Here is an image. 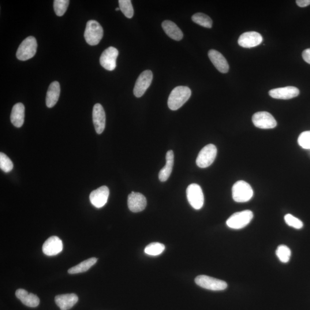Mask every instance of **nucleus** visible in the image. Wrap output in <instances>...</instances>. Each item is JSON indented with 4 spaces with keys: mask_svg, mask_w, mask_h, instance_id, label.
<instances>
[{
    "mask_svg": "<svg viewBox=\"0 0 310 310\" xmlns=\"http://www.w3.org/2000/svg\"><path fill=\"white\" fill-rule=\"evenodd\" d=\"M37 41L34 37L29 36L20 44L18 47L16 57L22 61H27L35 55L37 51Z\"/></svg>",
    "mask_w": 310,
    "mask_h": 310,
    "instance_id": "obj_4",
    "label": "nucleus"
},
{
    "mask_svg": "<svg viewBox=\"0 0 310 310\" xmlns=\"http://www.w3.org/2000/svg\"><path fill=\"white\" fill-rule=\"evenodd\" d=\"M187 198L190 205L196 210H200L204 204V196L200 185L193 184L186 190Z\"/></svg>",
    "mask_w": 310,
    "mask_h": 310,
    "instance_id": "obj_7",
    "label": "nucleus"
},
{
    "mask_svg": "<svg viewBox=\"0 0 310 310\" xmlns=\"http://www.w3.org/2000/svg\"><path fill=\"white\" fill-rule=\"evenodd\" d=\"M166 159V165L160 171L159 174V180L162 182L168 180L173 171L174 162V155L173 151L170 150L167 152Z\"/></svg>",
    "mask_w": 310,
    "mask_h": 310,
    "instance_id": "obj_24",
    "label": "nucleus"
},
{
    "mask_svg": "<svg viewBox=\"0 0 310 310\" xmlns=\"http://www.w3.org/2000/svg\"><path fill=\"white\" fill-rule=\"evenodd\" d=\"M252 121L257 128L260 129H273L277 125L273 115L267 111H259L254 114Z\"/></svg>",
    "mask_w": 310,
    "mask_h": 310,
    "instance_id": "obj_9",
    "label": "nucleus"
},
{
    "mask_svg": "<svg viewBox=\"0 0 310 310\" xmlns=\"http://www.w3.org/2000/svg\"><path fill=\"white\" fill-rule=\"evenodd\" d=\"M78 301V297L75 294L59 295L55 298L56 304L61 310H68L72 309Z\"/></svg>",
    "mask_w": 310,
    "mask_h": 310,
    "instance_id": "obj_19",
    "label": "nucleus"
},
{
    "mask_svg": "<svg viewBox=\"0 0 310 310\" xmlns=\"http://www.w3.org/2000/svg\"><path fill=\"white\" fill-rule=\"evenodd\" d=\"M162 28L170 38L175 40L180 41L184 37L181 29L174 22L170 20L164 21L162 22Z\"/></svg>",
    "mask_w": 310,
    "mask_h": 310,
    "instance_id": "obj_23",
    "label": "nucleus"
},
{
    "mask_svg": "<svg viewBox=\"0 0 310 310\" xmlns=\"http://www.w3.org/2000/svg\"><path fill=\"white\" fill-rule=\"evenodd\" d=\"M129 210L133 212L143 211L147 207L146 198L139 193L132 192L128 198Z\"/></svg>",
    "mask_w": 310,
    "mask_h": 310,
    "instance_id": "obj_15",
    "label": "nucleus"
},
{
    "mask_svg": "<svg viewBox=\"0 0 310 310\" xmlns=\"http://www.w3.org/2000/svg\"><path fill=\"white\" fill-rule=\"evenodd\" d=\"M119 7L121 12L127 18H131L133 16L134 10L130 0H119Z\"/></svg>",
    "mask_w": 310,
    "mask_h": 310,
    "instance_id": "obj_29",
    "label": "nucleus"
},
{
    "mask_svg": "<svg viewBox=\"0 0 310 310\" xmlns=\"http://www.w3.org/2000/svg\"><path fill=\"white\" fill-rule=\"evenodd\" d=\"M153 74L150 70H145L142 73L136 82L133 89L134 95L137 98L143 96L152 83Z\"/></svg>",
    "mask_w": 310,
    "mask_h": 310,
    "instance_id": "obj_10",
    "label": "nucleus"
},
{
    "mask_svg": "<svg viewBox=\"0 0 310 310\" xmlns=\"http://www.w3.org/2000/svg\"><path fill=\"white\" fill-rule=\"evenodd\" d=\"M25 118V107L22 103H17L13 106L10 114V121L12 124L20 128L23 125Z\"/></svg>",
    "mask_w": 310,
    "mask_h": 310,
    "instance_id": "obj_21",
    "label": "nucleus"
},
{
    "mask_svg": "<svg viewBox=\"0 0 310 310\" xmlns=\"http://www.w3.org/2000/svg\"><path fill=\"white\" fill-rule=\"evenodd\" d=\"M16 296L22 304L29 308H36L40 304V300L36 295L30 293L24 289H18Z\"/></svg>",
    "mask_w": 310,
    "mask_h": 310,
    "instance_id": "obj_20",
    "label": "nucleus"
},
{
    "mask_svg": "<svg viewBox=\"0 0 310 310\" xmlns=\"http://www.w3.org/2000/svg\"><path fill=\"white\" fill-rule=\"evenodd\" d=\"M165 250V246L159 242H152L145 247L144 252L148 255L156 256L161 255Z\"/></svg>",
    "mask_w": 310,
    "mask_h": 310,
    "instance_id": "obj_27",
    "label": "nucleus"
},
{
    "mask_svg": "<svg viewBox=\"0 0 310 310\" xmlns=\"http://www.w3.org/2000/svg\"><path fill=\"white\" fill-rule=\"evenodd\" d=\"M198 286L202 288L211 291H223L227 287L225 282L207 275H200L195 279Z\"/></svg>",
    "mask_w": 310,
    "mask_h": 310,
    "instance_id": "obj_8",
    "label": "nucleus"
},
{
    "mask_svg": "<svg viewBox=\"0 0 310 310\" xmlns=\"http://www.w3.org/2000/svg\"><path fill=\"white\" fill-rule=\"evenodd\" d=\"M302 57H303L305 61L310 65V48H308L303 52Z\"/></svg>",
    "mask_w": 310,
    "mask_h": 310,
    "instance_id": "obj_34",
    "label": "nucleus"
},
{
    "mask_svg": "<svg viewBox=\"0 0 310 310\" xmlns=\"http://www.w3.org/2000/svg\"><path fill=\"white\" fill-rule=\"evenodd\" d=\"M217 154V149L213 144H208L201 149L198 155L196 163L202 169L211 165L214 162Z\"/></svg>",
    "mask_w": 310,
    "mask_h": 310,
    "instance_id": "obj_6",
    "label": "nucleus"
},
{
    "mask_svg": "<svg viewBox=\"0 0 310 310\" xmlns=\"http://www.w3.org/2000/svg\"><path fill=\"white\" fill-rule=\"evenodd\" d=\"M97 260L98 259L96 258V257H92V258L82 261L80 264L69 269L68 271L69 274H76L87 272L90 268L94 266L97 263Z\"/></svg>",
    "mask_w": 310,
    "mask_h": 310,
    "instance_id": "obj_25",
    "label": "nucleus"
},
{
    "mask_svg": "<svg viewBox=\"0 0 310 310\" xmlns=\"http://www.w3.org/2000/svg\"><path fill=\"white\" fill-rule=\"evenodd\" d=\"M103 36V29L99 22L89 20L87 24L84 33L86 42L91 46L99 44Z\"/></svg>",
    "mask_w": 310,
    "mask_h": 310,
    "instance_id": "obj_2",
    "label": "nucleus"
},
{
    "mask_svg": "<svg viewBox=\"0 0 310 310\" xmlns=\"http://www.w3.org/2000/svg\"><path fill=\"white\" fill-rule=\"evenodd\" d=\"M253 218V214L251 210L237 212L227 220L226 225L231 229H240L247 226Z\"/></svg>",
    "mask_w": 310,
    "mask_h": 310,
    "instance_id": "obj_5",
    "label": "nucleus"
},
{
    "mask_svg": "<svg viewBox=\"0 0 310 310\" xmlns=\"http://www.w3.org/2000/svg\"><path fill=\"white\" fill-rule=\"evenodd\" d=\"M13 164L9 157L3 153H0V169L4 173H8L13 170Z\"/></svg>",
    "mask_w": 310,
    "mask_h": 310,
    "instance_id": "obj_31",
    "label": "nucleus"
},
{
    "mask_svg": "<svg viewBox=\"0 0 310 310\" xmlns=\"http://www.w3.org/2000/svg\"><path fill=\"white\" fill-rule=\"evenodd\" d=\"M69 3V0H55L54 8L56 14L58 16H62L68 8Z\"/></svg>",
    "mask_w": 310,
    "mask_h": 310,
    "instance_id": "obj_30",
    "label": "nucleus"
},
{
    "mask_svg": "<svg viewBox=\"0 0 310 310\" xmlns=\"http://www.w3.org/2000/svg\"><path fill=\"white\" fill-rule=\"evenodd\" d=\"M286 223L289 226L297 229H300L304 226V223L300 219L290 214H286L285 216Z\"/></svg>",
    "mask_w": 310,
    "mask_h": 310,
    "instance_id": "obj_32",
    "label": "nucleus"
},
{
    "mask_svg": "<svg viewBox=\"0 0 310 310\" xmlns=\"http://www.w3.org/2000/svg\"><path fill=\"white\" fill-rule=\"evenodd\" d=\"M93 121L96 131L102 134L105 128L106 115L102 104L96 103L93 110Z\"/></svg>",
    "mask_w": 310,
    "mask_h": 310,
    "instance_id": "obj_14",
    "label": "nucleus"
},
{
    "mask_svg": "<svg viewBox=\"0 0 310 310\" xmlns=\"http://www.w3.org/2000/svg\"><path fill=\"white\" fill-rule=\"evenodd\" d=\"M296 2L300 7H306L310 5V0H297Z\"/></svg>",
    "mask_w": 310,
    "mask_h": 310,
    "instance_id": "obj_35",
    "label": "nucleus"
},
{
    "mask_svg": "<svg viewBox=\"0 0 310 310\" xmlns=\"http://www.w3.org/2000/svg\"><path fill=\"white\" fill-rule=\"evenodd\" d=\"M43 252L48 256L57 255L63 250V242L57 236H52L45 241L43 245Z\"/></svg>",
    "mask_w": 310,
    "mask_h": 310,
    "instance_id": "obj_16",
    "label": "nucleus"
},
{
    "mask_svg": "<svg viewBox=\"0 0 310 310\" xmlns=\"http://www.w3.org/2000/svg\"><path fill=\"white\" fill-rule=\"evenodd\" d=\"M253 191L251 185L243 181H238L232 188L233 199L236 203H246L252 199Z\"/></svg>",
    "mask_w": 310,
    "mask_h": 310,
    "instance_id": "obj_3",
    "label": "nucleus"
},
{
    "mask_svg": "<svg viewBox=\"0 0 310 310\" xmlns=\"http://www.w3.org/2000/svg\"><path fill=\"white\" fill-rule=\"evenodd\" d=\"M276 254L281 262L287 263L290 261L291 252L288 246L285 245L279 246L276 250Z\"/></svg>",
    "mask_w": 310,
    "mask_h": 310,
    "instance_id": "obj_28",
    "label": "nucleus"
},
{
    "mask_svg": "<svg viewBox=\"0 0 310 310\" xmlns=\"http://www.w3.org/2000/svg\"><path fill=\"white\" fill-rule=\"evenodd\" d=\"M60 93H61V87L58 82H52L48 88L46 96V105L48 107H54L58 102Z\"/></svg>",
    "mask_w": 310,
    "mask_h": 310,
    "instance_id": "obj_22",
    "label": "nucleus"
},
{
    "mask_svg": "<svg viewBox=\"0 0 310 310\" xmlns=\"http://www.w3.org/2000/svg\"><path fill=\"white\" fill-rule=\"evenodd\" d=\"M192 95L191 90L188 87H178L172 91L168 100V106L172 110H177L188 102Z\"/></svg>",
    "mask_w": 310,
    "mask_h": 310,
    "instance_id": "obj_1",
    "label": "nucleus"
},
{
    "mask_svg": "<svg viewBox=\"0 0 310 310\" xmlns=\"http://www.w3.org/2000/svg\"><path fill=\"white\" fill-rule=\"evenodd\" d=\"M192 20L195 23L203 26L204 27L207 28L212 27V21L211 18L204 13H197L194 14L192 16Z\"/></svg>",
    "mask_w": 310,
    "mask_h": 310,
    "instance_id": "obj_26",
    "label": "nucleus"
},
{
    "mask_svg": "<svg viewBox=\"0 0 310 310\" xmlns=\"http://www.w3.org/2000/svg\"><path fill=\"white\" fill-rule=\"evenodd\" d=\"M269 95L275 99L290 100L298 96L300 90L294 87L280 88L271 90Z\"/></svg>",
    "mask_w": 310,
    "mask_h": 310,
    "instance_id": "obj_17",
    "label": "nucleus"
},
{
    "mask_svg": "<svg viewBox=\"0 0 310 310\" xmlns=\"http://www.w3.org/2000/svg\"><path fill=\"white\" fill-rule=\"evenodd\" d=\"M208 56L212 64L219 72L227 73L229 70V66L226 59L221 53L215 50H211L208 51Z\"/></svg>",
    "mask_w": 310,
    "mask_h": 310,
    "instance_id": "obj_18",
    "label": "nucleus"
},
{
    "mask_svg": "<svg viewBox=\"0 0 310 310\" xmlns=\"http://www.w3.org/2000/svg\"><path fill=\"white\" fill-rule=\"evenodd\" d=\"M119 10H120V9H119V7H117V8H115V10L118 11Z\"/></svg>",
    "mask_w": 310,
    "mask_h": 310,
    "instance_id": "obj_36",
    "label": "nucleus"
},
{
    "mask_svg": "<svg viewBox=\"0 0 310 310\" xmlns=\"http://www.w3.org/2000/svg\"><path fill=\"white\" fill-rule=\"evenodd\" d=\"M118 56L117 48L110 47L104 50L100 59V62L104 69L113 71L116 67V61Z\"/></svg>",
    "mask_w": 310,
    "mask_h": 310,
    "instance_id": "obj_11",
    "label": "nucleus"
},
{
    "mask_svg": "<svg viewBox=\"0 0 310 310\" xmlns=\"http://www.w3.org/2000/svg\"><path fill=\"white\" fill-rule=\"evenodd\" d=\"M109 196V189L103 186L93 191L90 194L89 199L93 206L97 208H102L106 204Z\"/></svg>",
    "mask_w": 310,
    "mask_h": 310,
    "instance_id": "obj_12",
    "label": "nucleus"
},
{
    "mask_svg": "<svg viewBox=\"0 0 310 310\" xmlns=\"http://www.w3.org/2000/svg\"><path fill=\"white\" fill-rule=\"evenodd\" d=\"M298 141L302 148L310 149V131L302 132L299 136Z\"/></svg>",
    "mask_w": 310,
    "mask_h": 310,
    "instance_id": "obj_33",
    "label": "nucleus"
},
{
    "mask_svg": "<svg viewBox=\"0 0 310 310\" xmlns=\"http://www.w3.org/2000/svg\"><path fill=\"white\" fill-rule=\"evenodd\" d=\"M262 42V36L255 31L242 33L238 40V43L241 47L247 48L259 46Z\"/></svg>",
    "mask_w": 310,
    "mask_h": 310,
    "instance_id": "obj_13",
    "label": "nucleus"
}]
</instances>
